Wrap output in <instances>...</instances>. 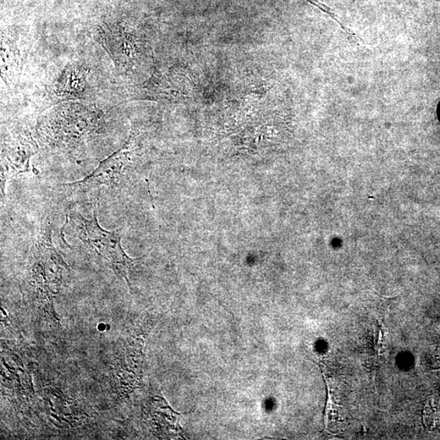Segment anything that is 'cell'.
<instances>
[{
    "label": "cell",
    "mask_w": 440,
    "mask_h": 440,
    "mask_svg": "<svg viewBox=\"0 0 440 440\" xmlns=\"http://www.w3.org/2000/svg\"><path fill=\"white\" fill-rule=\"evenodd\" d=\"M37 152L36 143L28 135L16 136L4 145L1 163L2 196L5 195V185L9 180L31 172V159Z\"/></svg>",
    "instance_id": "8992f818"
},
{
    "label": "cell",
    "mask_w": 440,
    "mask_h": 440,
    "mask_svg": "<svg viewBox=\"0 0 440 440\" xmlns=\"http://www.w3.org/2000/svg\"><path fill=\"white\" fill-rule=\"evenodd\" d=\"M104 119L95 109L78 103L55 106L43 115L38 133L49 147L75 150L101 133Z\"/></svg>",
    "instance_id": "6da1fadb"
},
{
    "label": "cell",
    "mask_w": 440,
    "mask_h": 440,
    "mask_svg": "<svg viewBox=\"0 0 440 440\" xmlns=\"http://www.w3.org/2000/svg\"><path fill=\"white\" fill-rule=\"evenodd\" d=\"M436 409L432 408V405H428L425 409V422L426 425H428V423L436 422Z\"/></svg>",
    "instance_id": "9c48e42d"
},
{
    "label": "cell",
    "mask_w": 440,
    "mask_h": 440,
    "mask_svg": "<svg viewBox=\"0 0 440 440\" xmlns=\"http://www.w3.org/2000/svg\"><path fill=\"white\" fill-rule=\"evenodd\" d=\"M132 142L131 136L128 143L113 155L104 159L92 174L78 182L63 185L84 192L101 188V186L109 188L121 186L128 176L132 162Z\"/></svg>",
    "instance_id": "3957f363"
},
{
    "label": "cell",
    "mask_w": 440,
    "mask_h": 440,
    "mask_svg": "<svg viewBox=\"0 0 440 440\" xmlns=\"http://www.w3.org/2000/svg\"><path fill=\"white\" fill-rule=\"evenodd\" d=\"M99 38L119 70L134 67L142 53L138 38L123 28L109 26L101 30Z\"/></svg>",
    "instance_id": "5b68a950"
},
{
    "label": "cell",
    "mask_w": 440,
    "mask_h": 440,
    "mask_svg": "<svg viewBox=\"0 0 440 440\" xmlns=\"http://www.w3.org/2000/svg\"><path fill=\"white\" fill-rule=\"evenodd\" d=\"M85 85L84 75L80 68L75 65H68L60 82V97L65 99L79 97L85 90Z\"/></svg>",
    "instance_id": "ba28073f"
},
{
    "label": "cell",
    "mask_w": 440,
    "mask_h": 440,
    "mask_svg": "<svg viewBox=\"0 0 440 440\" xmlns=\"http://www.w3.org/2000/svg\"><path fill=\"white\" fill-rule=\"evenodd\" d=\"M132 100L183 102L189 100L187 80L177 71L153 75L145 84L131 92Z\"/></svg>",
    "instance_id": "277c9868"
},
{
    "label": "cell",
    "mask_w": 440,
    "mask_h": 440,
    "mask_svg": "<svg viewBox=\"0 0 440 440\" xmlns=\"http://www.w3.org/2000/svg\"><path fill=\"white\" fill-rule=\"evenodd\" d=\"M71 221L76 236L88 248L94 251L106 260L115 273L123 277L131 288L130 273L136 260L126 255L123 249L121 244V231H108L101 227L96 209L91 219L76 214Z\"/></svg>",
    "instance_id": "7a4b0ae2"
},
{
    "label": "cell",
    "mask_w": 440,
    "mask_h": 440,
    "mask_svg": "<svg viewBox=\"0 0 440 440\" xmlns=\"http://www.w3.org/2000/svg\"><path fill=\"white\" fill-rule=\"evenodd\" d=\"M29 35L6 34L1 37L2 79L5 84H13L18 81L27 55L30 51Z\"/></svg>",
    "instance_id": "52a82bcc"
}]
</instances>
